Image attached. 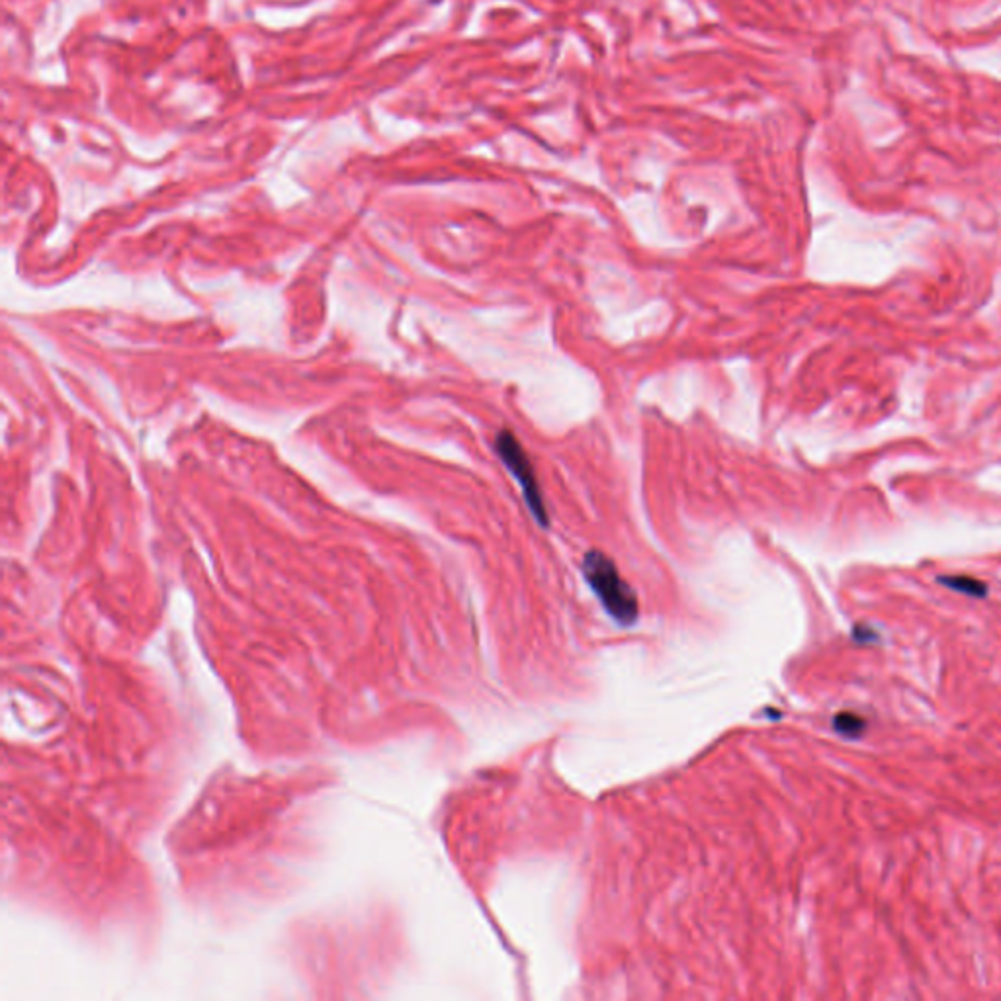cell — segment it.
<instances>
[{
	"mask_svg": "<svg viewBox=\"0 0 1001 1001\" xmlns=\"http://www.w3.org/2000/svg\"><path fill=\"white\" fill-rule=\"evenodd\" d=\"M583 576L613 617L618 618L620 622L634 620L638 610L634 591L620 578L613 559L597 549L589 552L583 559Z\"/></svg>",
	"mask_w": 1001,
	"mask_h": 1001,
	"instance_id": "obj_1",
	"label": "cell"
},
{
	"mask_svg": "<svg viewBox=\"0 0 1001 1001\" xmlns=\"http://www.w3.org/2000/svg\"><path fill=\"white\" fill-rule=\"evenodd\" d=\"M493 448H495V453L499 456L503 466H505V468L509 470L510 475L515 478V482L519 483L520 492H522V499L527 503L530 515L539 522V527L548 529V509H546V503H544V497H542V490H540L539 480H536V472H534V466L530 462L529 454L522 448V444L519 443V438H517L509 429H503V431H499L497 436H495Z\"/></svg>",
	"mask_w": 1001,
	"mask_h": 1001,
	"instance_id": "obj_2",
	"label": "cell"
},
{
	"mask_svg": "<svg viewBox=\"0 0 1001 1001\" xmlns=\"http://www.w3.org/2000/svg\"><path fill=\"white\" fill-rule=\"evenodd\" d=\"M941 583L947 585L949 589H954L959 593H964V595H971V597H986L988 593V588L980 583L978 579L973 578H941Z\"/></svg>",
	"mask_w": 1001,
	"mask_h": 1001,
	"instance_id": "obj_3",
	"label": "cell"
},
{
	"mask_svg": "<svg viewBox=\"0 0 1001 1001\" xmlns=\"http://www.w3.org/2000/svg\"><path fill=\"white\" fill-rule=\"evenodd\" d=\"M836 730L845 738H858L865 732V720L857 714H839L836 718Z\"/></svg>",
	"mask_w": 1001,
	"mask_h": 1001,
	"instance_id": "obj_4",
	"label": "cell"
}]
</instances>
